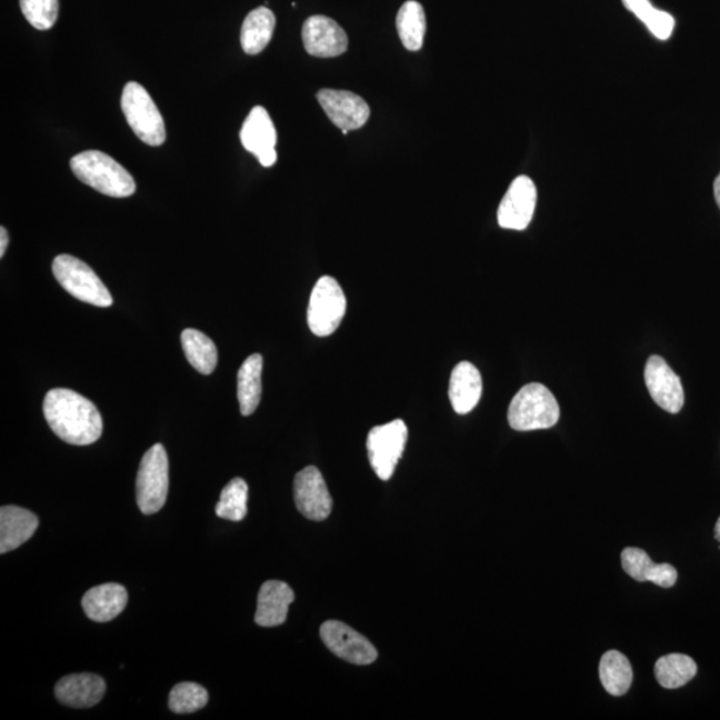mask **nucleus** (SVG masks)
Returning a JSON list of instances; mask_svg holds the SVG:
<instances>
[{"label":"nucleus","mask_w":720,"mask_h":720,"mask_svg":"<svg viewBox=\"0 0 720 720\" xmlns=\"http://www.w3.org/2000/svg\"><path fill=\"white\" fill-rule=\"evenodd\" d=\"M7 247H9V232L4 227H0V258L4 257Z\"/></svg>","instance_id":"473e14b6"},{"label":"nucleus","mask_w":720,"mask_h":720,"mask_svg":"<svg viewBox=\"0 0 720 720\" xmlns=\"http://www.w3.org/2000/svg\"><path fill=\"white\" fill-rule=\"evenodd\" d=\"M70 167L80 182L103 196L129 198L137 191V183L131 173L102 151L90 150L77 153L70 160Z\"/></svg>","instance_id":"f03ea898"},{"label":"nucleus","mask_w":720,"mask_h":720,"mask_svg":"<svg viewBox=\"0 0 720 720\" xmlns=\"http://www.w3.org/2000/svg\"><path fill=\"white\" fill-rule=\"evenodd\" d=\"M627 10L636 13L639 20L646 24L653 37L667 40L672 36L676 20L669 12L657 10L650 0H622Z\"/></svg>","instance_id":"cd10ccee"},{"label":"nucleus","mask_w":720,"mask_h":720,"mask_svg":"<svg viewBox=\"0 0 720 720\" xmlns=\"http://www.w3.org/2000/svg\"><path fill=\"white\" fill-rule=\"evenodd\" d=\"M697 663L684 653H670L658 659L656 664L658 683L670 690L686 686L697 676Z\"/></svg>","instance_id":"bb28decb"},{"label":"nucleus","mask_w":720,"mask_h":720,"mask_svg":"<svg viewBox=\"0 0 720 720\" xmlns=\"http://www.w3.org/2000/svg\"><path fill=\"white\" fill-rule=\"evenodd\" d=\"M320 638L333 656L351 664L367 666L378 658V651L369 639L338 620H327L320 627Z\"/></svg>","instance_id":"1a4fd4ad"},{"label":"nucleus","mask_w":720,"mask_h":720,"mask_svg":"<svg viewBox=\"0 0 720 720\" xmlns=\"http://www.w3.org/2000/svg\"><path fill=\"white\" fill-rule=\"evenodd\" d=\"M19 3L27 22L33 29L46 31L57 23L59 0H19Z\"/></svg>","instance_id":"7c9ffc66"},{"label":"nucleus","mask_w":720,"mask_h":720,"mask_svg":"<svg viewBox=\"0 0 720 720\" xmlns=\"http://www.w3.org/2000/svg\"><path fill=\"white\" fill-rule=\"evenodd\" d=\"M278 159V153L277 150H271L269 152L263 153V156H260L258 158L260 164L263 167H271L272 164H276Z\"/></svg>","instance_id":"2f4dec72"},{"label":"nucleus","mask_w":720,"mask_h":720,"mask_svg":"<svg viewBox=\"0 0 720 720\" xmlns=\"http://www.w3.org/2000/svg\"><path fill=\"white\" fill-rule=\"evenodd\" d=\"M277 130L269 112L262 106L253 107L240 130V140L244 149L257 158L276 150Z\"/></svg>","instance_id":"412c9836"},{"label":"nucleus","mask_w":720,"mask_h":720,"mask_svg":"<svg viewBox=\"0 0 720 720\" xmlns=\"http://www.w3.org/2000/svg\"><path fill=\"white\" fill-rule=\"evenodd\" d=\"M52 273L59 284L73 298L97 307H110L113 299L96 271L83 260L72 256H58L52 262Z\"/></svg>","instance_id":"39448f33"},{"label":"nucleus","mask_w":720,"mask_h":720,"mask_svg":"<svg viewBox=\"0 0 720 720\" xmlns=\"http://www.w3.org/2000/svg\"><path fill=\"white\" fill-rule=\"evenodd\" d=\"M644 382L650 396L660 409L678 413L683 409L682 380L671 370L663 358L652 356L644 367Z\"/></svg>","instance_id":"f8f14e48"},{"label":"nucleus","mask_w":720,"mask_h":720,"mask_svg":"<svg viewBox=\"0 0 720 720\" xmlns=\"http://www.w3.org/2000/svg\"><path fill=\"white\" fill-rule=\"evenodd\" d=\"M307 52L317 58H336L349 49V37L336 20L313 16L306 20L302 29Z\"/></svg>","instance_id":"4468645a"},{"label":"nucleus","mask_w":720,"mask_h":720,"mask_svg":"<svg viewBox=\"0 0 720 720\" xmlns=\"http://www.w3.org/2000/svg\"><path fill=\"white\" fill-rule=\"evenodd\" d=\"M36 513L18 506L0 509V553L10 552L29 540L38 530Z\"/></svg>","instance_id":"6ab92c4d"},{"label":"nucleus","mask_w":720,"mask_h":720,"mask_svg":"<svg viewBox=\"0 0 720 720\" xmlns=\"http://www.w3.org/2000/svg\"><path fill=\"white\" fill-rule=\"evenodd\" d=\"M106 683L96 673H72L59 680L56 697L72 709H90L103 699Z\"/></svg>","instance_id":"2eb2a0df"},{"label":"nucleus","mask_w":720,"mask_h":720,"mask_svg":"<svg viewBox=\"0 0 720 720\" xmlns=\"http://www.w3.org/2000/svg\"><path fill=\"white\" fill-rule=\"evenodd\" d=\"M713 196H716V200L720 209V173L716 179V182H713Z\"/></svg>","instance_id":"72a5a7b5"},{"label":"nucleus","mask_w":720,"mask_h":720,"mask_svg":"<svg viewBox=\"0 0 720 720\" xmlns=\"http://www.w3.org/2000/svg\"><path fill=\"white\" fill-rule=\"evenodd\" d=\"M622 566L629 577L638 582H652L663 589H670L678 580L676 567L669 563H653L647 552L637 547H627L623 550Z\"/></svg>","instance_id":"f3484780"},{"label":"nucleus","mask_w":720,"mask_h":720,"mask_svg":"<svg viewBox=\"0 0 720 720\" xmlns=\"http://www.w3.org/2000/svg\"><path fill=\"white\" fill-rule=\"evenodd\" d=\"M187 360L198 372L210 376L218 364L216 343L203 332L186 329L180 336Z\"/></svg>","instance_id":"393cba45"},{"label":"nucleus","mask_w":720,"mask_h":720,"mask_svg":"<svg viewBox=\"0 0 720 720\" xmlns=\"http://www.w3.org/2000/svg\"><path fill=\"white\" fill-rule=\"evenodd\" d=\"M127 123L143 143L159 147L166 142V124L156 102L142 84L129 82L120 99Z\"/></svg>","instance_id":"20e7f679"},{"label":"nucleus","mask_w":720,"mask_h":720,"mask_svg":"<svg viewBox=\"0 0 720 720\" xmlns=\"http://www.w3.org/2000/svg\"><path fill=\"white\" fill-rule=\"evenodd\" d=\"M537 187L529 177L513 179L498 209L502 229L522 231L529 227L537 206Z\"/></svg>","instance_id":"9b49d317"},{"label":"nucleus","mask_w":720,"mask_h":720,"mask_svg":"<svg viewBox=\"0 0 720 720\" xmlns=\"http://www.w3.org/2000/svg\"><path fill=\"white\" fill-rule=\"evenodd\" d=\"M317 98L326 116L340 130H359L370 118V106L351 91L323 89Z\"/></svg>","instance_id":"ddd939ff"},{"label":"nucleus","mask_w":720,"mask_h":720,"mask_svg":"<svg viewBox=\"0 0 720 720\" xmlns=\"http://www.w3.org/2000/svg\"><path fill=\"white\" fill-rule=\"evenodd\" d=\"M409 438L402 419L373 427L367 437V451L373 471L379 479L389 480L396 471Z\"/></svg>","instance_id":"6e6552de"},{"label":"nucleus","mask_w":720,"mask_h":720,"mask_svg":"<svg viewBox=\"0 0 720 720\" xmlns=\"http://www.w3.org/2000/svg\"><path fill=\"white\" fill-rule=\"evenodd\" d=\"M296 600L291 587L280 580H269L260 587L256 623L262 627L283 624L290 604Z\"/></svg>","instance_id":"dca6fc26"},{"label":"nucleus","mask_w":720,"mask_h":720,"mask_svg":"<svg viewBox=\"0 0 720 720\" xmlns=\"http://www.w3.org/2000/svg\"><path fill=\"white\" fill-rule=\"evenodd\" d=\"M293 499L300 513L316 522L330 517L332 498L324 482L322 472L309 466L299 471L293 479Z\"/></svg>","instance_id":"9d476101"},{"label":"nucleus","mask_w":720,"mask_h":720,"mask_svg":"<svg viewBox=\"0 0 720 720\" xmlns=\"http://www.w3.org/2000/svg\"><path fill=\"white\" fill-rule=\"evenodd\" d=\"M207 703H209V692L197 683H179L170 692L169 707L176 713L197 712Z\"/></svg>","instance_id":"c756f323"},{"label":"nucleus","mask_w":720,"mask_h":720,"mask_svg":"<svg viewBox=\"0 0 720 720\" xmlns=\"http://www.w3.org/2000/svg\"><path fill=\"white\" fill-rule=\"evenodd\" d=\"M560 409L556 397L540 383L520 389L509 407V423L517 431L546 430L558 423Z\"/></svg>","instance_id":"7ed1b4c3"},{"label":"nucleus","mask_w":720,"mask_h":720,"mask_svg":"<svg viewBox=\"0 0 720 720\" xmlns=\"http://www.w3.org/2000/svg\"><path fill=\"white\" fill-rule=\"evenodd\" d=\"M716 539L720 543V518L718 519V522L716 524Z\"/></svg>","instance_id":"f704fd0d"},{"label":"nucleus","mask_w":720,"mask_h":720,"mask_svg":"<svg viewBox=\"0 0 720 720\" xmlns=\"http://www.w3.org/2000/svg\"><path fill=\"white\" fill-rule=\"evenodd\" d=\"M169 496V457L157 443L140 460L137 476V503L144 516L163 509Z\"/></svg>","instance_id":"423d86ee"},{"label":"nucleus","mask_w":720,"mask_h":720,"mask_svg":"<svg viewBox=\"0 0 720 720\" xmlns=\"http://www.w3.org/2000/svg\"><path fill=\"white\" fill-rule=\"evenodd\" d=\"M263 358L260 353H252L244 360L238 371V400L240 413L250 417L256 412L262 398Z\"/></svg>","instance_id":"5701e85b"},{"label":"nucleus","mask_w":720,"mask_h":720,"mask_svg":"<svg viewBox=\"0 0 720 720\" xmlns=\"http://www.w3.org/2000/svg\"><path fill=\"white\" fill-rule=\"evenodd\" d=\"M247 500H249V486L244 480L242 478L230 480L220 493L217 516L231 522H240L247 516Z\"/></svg>","instance_id":"c85d7f7f"},{"label":"nucleus","mask_w":720,"mask_h":720,"mask_svg":"<svg viewBox=\"0 0 720 720\" xmlns=\"http://www.w3.org/2000/svg\"><path fill=\"white\" fill-rule=\"evenodd\" d=\"M482 377L476 366L460 362L451 372L449 398L452 409L460 416L476 409L482 397Z\"/></svg>","instance_id":"aec40b11"},{"label":"nucleus","mask_w":720,"mask_h":720,"mask_svg":"<svg viewBox=\"0 0 720 720\" xmlns=\"http://www.w3.org/2000/svg\"><path fill=\"white\" fill-rule=\"evenodd\" d=\"M426 29V13L422 4L416 0H409L400 7L397 16V30L407 50L419 51L422 49Z\"/></svg>","instance_id":"a878e982"},{"label":"nucleus","mask_w":720,"mask_h":720,"mask_svg":"<svg viewBox=\"0 0 720 720\" xmlns=\"http://www.w3.org/2000/svg\"><path fill=\"white\" fill-rule=\"evenodd\" d=\"M127 602H129V593L118 583L93 587L82 599L87 618L99 623L116 619L126 609Z\"/></svg>","instance_id":"a211bd4d"},{"label":"nucleus","mask_w":720,"mask_h":720,"mask_svg":"<svg viewBox=\"0 0 720 720\" xmlns=\"http://www.w3.org/2000/svg\"><path fill=\"white\" fill-rule=\"evenodd\" d=\"M43 412L50 429L66 443L89 446L102 437L103 419L97 406L76 391L50 390L44 398Z\"/></svg>","instance_id":"f257e3e1"},{"label":"nucleus","mask_w":720,"mask_h":720,"mask_svg":"<svg viewBox=\"0 0 720 720\" xmlns=\"http://www.w3.org/2000/svg\"><path fill=\"white\" fill-rule=\"evenodd\" d=\"M632 667L622 652L607 651L599 664V678L612 697H622L632 683Z\"/></svg>","instance_id":"b1692460"},{"label":"nucleus","mask_w":720,"mask_h":720,"mask_svg":"<svg viewBox=\"0 0 720 720\" xmlns=\"http://www.w3.org/2000/svg\"><path fill=\"white\" fill-rule=\"evenodd\" d=\"M277 19L273 12L267 7H258L246 17L242 31H240V44L249 56H258L271 42Z\"/></svg>","instance_id":"4be33fe9"},{"label":"nucleus","mask_w":720,"mask_h":720,"mask_svg":"<svg viewBox=\"0 0 720 720\" xmlns=\"http://www.w3.org/2000/svg\"><path fill=\"white\" fill-rule=\"evenodd\" d=\"M347 300L342 287L331 277H322L313 286L307 322L317 337H329L336 332L344 318Z\"/></svg>","instance_id":"0eeeda50"}]
</instances>
